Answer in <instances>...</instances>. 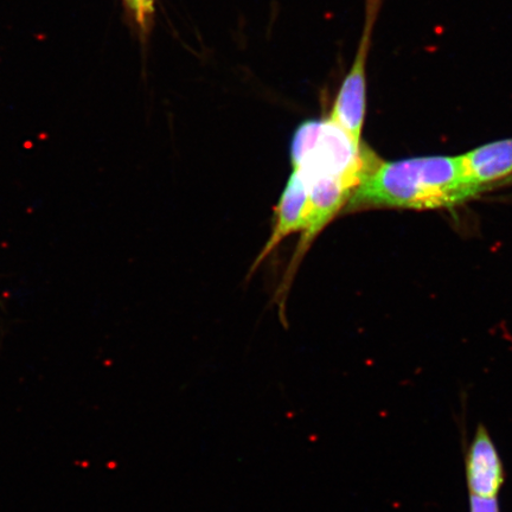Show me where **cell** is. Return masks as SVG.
Listing matches in <instances>:
<instances>
[{
  "instance_id": "obj_6",
  "label": "cell",
  "mask_w": 512,
  "mask_h": 512,
  "mask_svg": "<svg viewBox=\"0 0 512 512\" xmlns=\"http://www.w3.org/2000/svg\"><path fill=\"white\" fill-rule=\"evenodd\" d=\"M467 482L472 496L496 498L504 472L496 447L484 427H479L467 457Z\"/></svg>"
},
{
  "instance_id": "obj_4",
  "label": "cell",
  "mask_w": 512,
  "mask_h": 512,
  "mask_svg": "<svg viewBox=\"0 0 512 512\" xmlns=\"http://www.w3.org/2000/svg\"><path fill=\"white\" fill-rule=\"evenodd\" d=\"M309 188V206L303 239L299 243L296 258L302 259L320 232L345 209L352 194L349 184L334 177H316L305 181Z\"/></svg>"
},
{
  "instance_id": "obj_9",
  "label": "cell",
  "mask_w": 512,
  "mask_h": 512,
  "mask_svg": "<svg viewBox=\"0 0 512 512\" xmlns=\"http://www.w3.org/2000/svg\"><path fill=\"white\" fill-rule=\"evenodd\" d=\"M471 512H499L497 499L471 495Z\"/></svg>"
},
{
  "instance_id": "obj_2",
  "label": "cell",
  "mask_w": 512,
  "mask_h": 512,
  "mask_svg": "<svg viewBox=\"0 0 512 512\" xmlns=\"http://www.w3.org/2000/svg\"><path fill=\"white\" fill-rule=\"evenodd\" d=\"M291 163L304 181L334 177L356 189L380 163L379 157L330 117L304 121L291 140Z\"/></svg>"
},
{
  "instance_id": "obj_7",
  "label": "cell",
  "mask_w": 512,
  "mask_h": 512,
  "mask_svg": "<svg viewBox=\"0 0 512 512\" xmlns=\"http://www.w3.org/2000/svg\"><path fill=\"white\" fill-rule=\"evenodd\" d=\"M467 176L480 188L512 174V138L486 144L462 156Z\"/></svg>"
},
{
  "instance_id": "obj_8",
  "label": "cell",
  "mask_w": 512,
  "mask_h": 512,
  "mask_svg": "<svg viewBox=\"0 0 512 512\" xmlns=\"http://www.w3.org/2000/svg\"><path fill=\"white\" fill-rule=\"evenodd\" d=\"M126 21L145 43L149 40L153 23H155L156 0H121Z\"/></svg>"
},
{
  "instance_id": "obj_5",
  "label": "cell",
  "mask_w": 512,
  "mask_h": 512,
  "mask_svg": "<svg viewBox=\"0 0 512 512\" xmlns=\"http://www.w3.org/2000/svg\"><path fill=\"white\" fill-rule=\"evenodd\" d=\"M307 206H309V188H307L303 177L297 171L292 170L283 194L279 198L278 206L274 210L275 221L270 240L256 259L252 271L260 266L261 262L280 245L281 241L293 233L303 232Z\"/></svg>"
},
{
  "instance_id": "obj_1",
  "label": "cell",
  "mask_w": 512,
  "mask_h": 512,
  "mask_svg": "<svg viewBox=\"0 0 512 512\" xmlns=\"http://www.w3.org/2000/svg\"><path fill=\"white\" fill-rule=\"evenodd\" d=\"M482 190L467 176L462 156L380 160L352 191L345 211L451 208Z\"/></svg>"
},
{
  "instance_id": "obj_3",
  "label": "cell",
  "mask_w": 512,
  "mask_h": 512,
  "mask_svg": "<svg viewBox=\"0 0 512 512\" xmlns=\"http://www.w3.org/2000/svg\"><path fill=\"white\" fill-rule=\"evenodd\" d=\"M381 0H367L366 24L360 47L337 93L330 118L343 127L357 142H362V130L367 110V61Z\"/></svg>"
}]
</instances>
